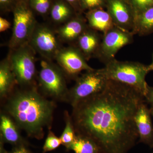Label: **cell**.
<instances>
[{"label": "cell", "mask_w": 153, "mask_h": 153, "mask_svg": "<svg viewBox=\"0 0 153 153\" xmlns=\"http://www.w3.org/2000/svg\"><path fill=\"white\" fill-rule=\"evenodd\" d=\"M64 116L65 127L60 138L62 141V145L67 149L74 141L76 134L71 115L67 111H64Z\"/></svg>", "instance_id": "21"}, {"label": "cell", "mask_w": 153, "mask_h": 153, "mask_svg": "<svg viewBox=\"0 0 153 153\" xmlns=\"http://www.w3.org/2000/svg\"><path fill=\"white\" fill-rule=\"evenodd\" d=\"M67 149L73 151L74 153H101L94 141L88 137L76 134L74 141Z\"/></svg>", "instance_id": "20"}, {"label": "cell", "mask_w": 153, "mask_h": 153, "mask_svg": "<svg viewBox=\"0 0 153 153\" xmlns=\"http://www.w3.org/2000/svg\"><path fill=\"white\" fill-rule=\"evenodd\" d=\"M108 79L102 68L85 71L75 79L74 86L69 89L68 102L71 106L100 92Z\"/></svg>", "instance_id": "7"}, {"label": "cell", "mask_w": 153, "mask_h": 153, "mask_svg": "<svg viewBox=\"0 0 153 153\" xmlns=\"http://www.w3.org/2000/svg\"><path fill=\"white\" fill-rule=\"evenodd\" d=\"M107 7L115 26L132 32L136 15L128 1L107 0Z\"/></svg>", "instance_id": "11"}, {"label": "cell", "mask_w": 153, "mask_h": 153, "mask_svg": "<svg viewBox=\"0 0 153 153\" xmlns=\"http://www.w3.org/2000/svg\"><path fill=\"white\" fill-rule=\"evenodd\" d=\"M54 0H29L28 4L33 12L43 17L49 16Z\"/></svg>", "instance_id": "22"}, {"label": "cell", "mask_w": 153, "mask_h": 153, "mask_svg": "<svg viewBox=\"0 0 153 153\" xmlns=\"http://www.w3.org/2000/svg\"><path fill=\"white\" fill-rule=\"evenodd\" d=\"M20 128L15 121L7 114L2 111L0 116L1 141L14 146L27 145L20 133Z\"/></svg>", "instance_id": "15"}, {"label": "cell", "mask_w": 153, "mask_h": 153, "mask_svg": "<svg viewBox=\"0 0 153 153\" xmlns=\"http://www.w3.org/2000/svg\"><path fill=\"white\" fill-rule=\"evenodd\" d=\"M4 101L3 111L28 136L41 140L44 130L51 129L56 104L43 95L38 86L16 87Z\"/></svg>", "instance_id": "2"}, {"label": "cell", "mask_w": 153, "mask_h": 153, "mask_svg": "<svg viewBox=\"0 0 153 153\" xmlns=\"http://www.w3.org/2000/svg\"><path fill=\"white\" fill-rule=\"evenodd\" d=\"M136 17L143 12L153 6V0H128Z\"/></svg>", "instance_id": "24"}, {"label": "cell", "mask_w": 153, "mask_h": 153, "mask_svg": "<svg viewBox=\"0 0 153 153\" xmlns=\"http://www.w3.org/2000/svg\"><path fill=\"white\" fill-rule=\"evenodd\" d=\"M153 33V6L138 15L132 33L140 36Z\"/></svg>", "instance_id": "19"}, {"label": "cell", "mask_w": 153, "mask_h": 153, "mask_svg": "<svg viewBox=\"0 0 153 153\" xmlns=\"http://www.w3.org/2000/svg\"><path fill=\"white\" fill-rule=\"evenodd\" d=\"M65 1L69 3L73 7L76 13H77L78 12L80 13L82 10L80 6V0H65Z\"/></svg>", "instance_id": "30"}, {"label": "cell", "mask_w": 153, "mask_h": 153, "mask_svg": "<svg viewBox=\"0 0 153 153\" xmlns=\"http://www.w3.org/2000/svg\"><path fill=\"white\" fill-rule=\"evenodd\" d=\"M3 142L1 141V153H31L27 147V145L14 146L10 152L6 151L3 148Z\"/></svg>", "instance_id": "27"}, {"label": "cell", "mask_w": 153, "mask_h": 153, "mask_svg": "<svg viewBox=\"0 0 153 153\" xmlns=\"http://www.w3.org/2000/svg\"><path fill=\"white\" fill-rule=\"evenodd\" d=\"M36 53L29 44L10 49L7 56L19 87L38 86Z\"/></svg>", "instance_id": "5"}, {"label": "cell", "mask_w": 153, "mask_h": 153, "mask_svg": "<svg viewBox=\"0 0 153 153\" xmlns=\"http://www.w3.org/2000/svg\"><path fill=\"white\" fill-rule=\"evenodd\" d=\"M150 109L151 115L153 117V108L151 107Z\"/></svg>", "instance_id": "32"}, {"label": "cell", "mask_w": 153, "mask_h": 153, "mask_svg": "<svg viewBox=\"0 0 153 153\" xmlns=\"http://www.w3.org/2000/svg\"><path fill=\"white\" fill-rule=\"evenodd\" d=\"M146 101L135 88L108 79L100 92L72 107L75 132L94 141L101 153H127L139 138L135 117Z\"/></svg>", "instance_id": "1"}, {"label": "cell", "mask_w": 153, "mask_h": 153, "mask_svg": "<svg viewBox=\"0 0 153 153\" xmlns=\"http://www.w3.org/2000/svg\"><path fill=\"white\" fill-rule=\"evenodd\" d=\"M38 73L37 85L43 95L54 101L68 102L69 91L66 76L60 66L53 61L42 59Z\"/></svg>", "instance_id": "4"}, {"label": "cell", "mask_w": 153, "mask_h": 153, "mask_svg": "<svg viewBox=\"0 0 153 153\" xmlns=\"http://www.w3.org/2000/svg\"><path fill=\"white\" fill-rule=\"evenodd\" d=\"M11 23L7 20L0 17V32L1 33L4 32L10 28Z\"/></svg>", "instance_id": "29"}, {"label": "cell", "mask_w": 153, "mask_h": 153, "mask_svg": "<svg viewBox=\"0 0 153 153\" xmlns=\"http://www.w3.org/2000/svg\"><path fill=\"white\" fill-rule=\"evenodd\" d=\"M88 27L86 19L78 13L68 22L59 26L56 30L62 42L73 45Z\"/></svg>", "instance_id": "12"}, {"label": "cell", "mask_w": 153, "mask_h": 153, "mask_svg": "<svg viewBox=\"0 0 153 153\" xmlns=\"http://www.w3.org/2000/svg\"><path fill=\"white\" fill-rule=\"evenodd\" d=\"M146 102L141 105L135 117V122L140 142L153 146V127L151 120L150 109Z\"/></svg>", "instance_id": "14"}, {"label": "cell", "mask_w": 153, "mask_h": 153, "mask_svg": "<svg viewBox=\"0 0 153 153\" xmlns=\"http://www.w3.org/2000/svg\"><path fill=\"white\" fill-rule=\"evenodd\" d=\"M102 37V34L88 27L73 45L77 47L88 61L92 57H95Z\"/></svg>", "instance_id": "13"}, {"label": "cell", "mask_w": 153, "mask_h": 153, "mask_svg": "<svg viewBox=\"0 0 153 153\" xmlns=\"http://www.w3.org/2000/svg\"><path fill=\"white\" fill-rule=\"evenodd\" d=\"M16 79L8 56L0 63V97L4 100L16 87Z\"/></svg>", "instance_id": "16"}, {"label": "cell", "mask_w": 153, "mask_h": 153, "mask_svg": "<svg viewBox=\"0 0 153 153\" xmlns=\"http://www.w3.org/2000/svg\"><path fill=\"white\" fill-rule=\"evenodd\" d=\"M134 36L132 32L114 26L102 34L100 47L95 57L105 65L115 59L117 53L121 48L133 43Z\"/></svg>", "instance_id": "9"}, {"label": "cell", "mask_w": 153, "mask_h": 153, "mask_svg": "<svg viewBox=\"0 0 153 153\" xmlns=\"http://www.w3.org/2000/svg\"><path fill=\"white\" fill-rule=\"evenodd\" d=\"M13 13V25L8 43L10 49L28 44L38 23L28 3L19 1Z\"/></svg>", "instance_id": "6"}, {"label": "cell", "mask_w": 153, "mask_h": 153, "mask_svg": "<svg viewBox=\"0 0 153 153\" xmlns=\"http://www.w3.org/2000/svg\"><path fill=\"white\" fill-rule=\"evenodd\" d=\"M104 0H80V6L82 10H89L101 8L104 4Z\"/></svg>", "instance_id": "25"}, {"label": "cell", "mask_w": 153, "mask_h": 153, "mask_svg": "<svg viewBox=\"0 0 153 153\" xmlns=\"http://www.w3.org/2000/svg\"><path fill=\"white\" fill-rule=\"evenodd\" d=\"M62 144L60 137H58L55 134L49 130L47 138L45 140L43 147L44 153L56 149Z\"/></svg>", "instance_id": "23"}, {"label": "cell", "mask_w": 153, "mask_h": 153, "mask_svg": "<svg viewBox=\"0 0 153 153\" xmlns=\"http://www.w3.org/2000/svg\"><path fill=\"white\" fill-rule=\"evenodd\" d=\"M153 61L152 63V64L151 65H150L149 66H150L151 69H152V71H153Z\"/></svg>", "instance_id": "31"}, {"label": "cell", "mask_w": 153, "mask_h": 153, "mask_svg": "<svg viewBox=\"0 0 153 153\" xmlns=\"http://www.w3.org/2000/svg\"><path fill=\"white\" fill-rule=\"evenodd\" d=\"M29 0H19L20 1L28 3Z\"/></svg>", "instance_id": "33"}, {"label": "cell", "mask_w": 153, "mask_h": 153, "mask_svg": "<svg viewBox=\"0 0 153 153\" xmlns=\"http://www.w3.org/2000/svg\"><path fill=\"white\" fill-rule=\"evenodd\" d=\"M61 43L56 29L49 24L38 23L28 44L42 59L53 61L63 47Z\"/></svg>", "instance_id": "8"}, {"label": "cell", "mask_w": 153, "mask_h": 153, "mask_svg": "<svg viewBox=\"0 0 153 153\" xmlns=\"http://www.w3.org/2000/svg\"><path fill=\"white\" fill-rule=\"evenodd\" d=\"M85 19L89 27L102 34L115 26L108 12L101 8L88 11Z\"/></svg>", "instance_id": "17"}, {"label": "cell", "mask_w": 153, "mask_h": 153, "mask_svg": "<svg viewBox=\"0 0 153 153\" xmlns=\"http://www.w3.org/2000/svg\"><path fill=\"white\" fill-rule=\"evenodd\" d=\"M107 79L123 83L135 88L146 95L148 85L146 77L152 71L149 65L133 61H122L114 59L102 68Z\"/></svg>", "instance_id": "3"}, {"label": "cell", "mask_w": 153, "mask_h": 153, "mask_svg": "<svg viewBox=\"0 0 153 153\" xmlns=\"http://www.w3.org/2000/svg\"><path fill=\"white\" fill-rule=\"evenodd\" d=\"M78 14L65 0H54L49 16L52 23L61 25Z\"/></svg>", "instance_id": "18"}, {"label": "cell", "mask_w": 153, "mask_h": 153, "mask_svg": "<svg viewBox=\"0 0 153 153\" xmlns=\"http://www.w3.org/2000/svg\"><path fill=\"white\" fill-rule=\"evenodd\" d=\"M19 0H0V10L2 13L13 12Z\"/></svg>", "instance_id": "26"}, {"label": "cell", "mask_w": 153, "mask_h": 153, "mask_svg": "<svg viewBox=\"0 0 153 153\" xmlns=\"http://www.w3.org/2000/svg\"><path fill=\"white\" fill-rule=\"evenodd\" d=\"M57 65L66 77L76 79L82 71L93 69L87 63L83 55L74 45L63 47L55 57Z\"/></svg>", "instance_id": "10"}, {"label": "cell", "mask_w": 153, "mask_h": 153, "mask_svg": "<svg viewBox=\"0 0 153 153\" xmlns=\"http://www.w3.org/2000/svg\"><path fill=\"white\" fill-rule=\"evenodd\" d=\"M145 98L146 102L150 105L151 107L153 108V87L148 86Z\"/></svg>", "instance_id": "28"}]
</instances>
